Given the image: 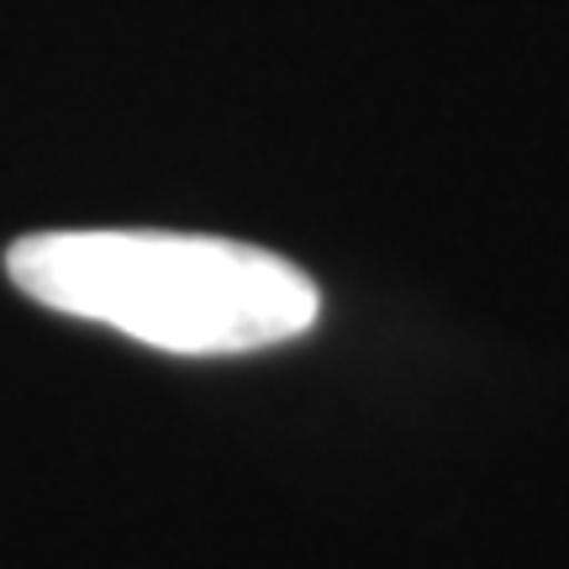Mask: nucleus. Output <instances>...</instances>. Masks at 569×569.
Masks as SVG:
<instances>
[{"mask_svg":"<svg viewBox=\"0 0 569 569\" xmlns=\"http://www.w3.org/2000/svg\"><path fill=\"white\" fill-rule=\"evenodd\" d=\"M6 274L38 306L190 359L290 343L322 311L290 259L190 232H32Z\"/></svg>","mask_w":569,"mask_h":569,"instance_id":"nucleus-1","label":"nucleus"}]
</instances>
